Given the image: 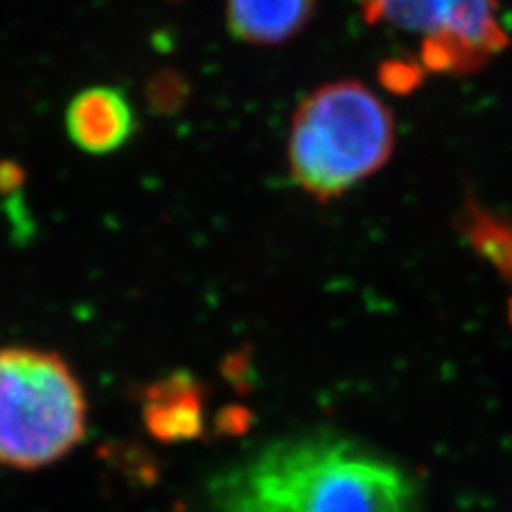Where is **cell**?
Masks as SVG:
<instances>
[{
	"label": "cell",
	"instance_id": "obj_1",
	"mask_svg": "<svg viewBox=\"0 0 512 512\" xmlns=\"http://www.w3.org/2000/svg\"><path fill=\"white\" fill-rule=\"evenodd\" d=\"M212 512H421V491L374 448L312 431L269 442L224 470Z\"/></svg>",
	"mask_w": 512,
	"mask_h": 512
},
{
	"label": "cell",
	"instance_id": "obj_2",
	"mask_svg": "<svg viewBox=\"0 0 512 512\" xmlns=\"http://www.w3.org/2000/svg\"><path fill=\"white\" fill-rule=\"evenodd\" d=\"M393 146L391 109L365 84L342 79L316 88L297 107L288 167L303 192L331 201L387 165Z\"/></svg>",
	"mask_w": 512,
	"mask_h": 512
},
{
	"label": "cell",
	"instance_id": "obj_3",
	"mask_svg": "<svg viewBox=\"0 0 512 512\" xmlns=\"http://www.w3.org/2000/svg\"><path fill=\"white\" fill-rule=\"evenodd\" d=\"M86 431L84 387L58 352L0 348V466H52L79 446Z\"/></svg>",
	"mask_w": 512,
	"mask_h": 512
},
{
	"label": "cell",
	"instance_id": "obj_4",
	"mask_svg": "<svg viewBox=\"0 0 512 512\" xmlns=\"http://www.w3.org/2000/svg\"><path fill=\"white\" fill-rule=\"evenodd\" d=\"M367 22L419 41L427 71L470 73L508 45L500 0H361Z\"/></svg>",
	"mask_w": 512,
	"mask_h": 512
},
{
	"label": "cell",
	"instance_id": "obj_5",
	"mask_svg": "<svg viewBox=\"0 0 512 512\" xmlns=\"http://www.w3.org/2000/svg\"><path fill=\"white\" fill-rule=\"evenodd\" d=\"M67 133L79 150L111 154L133 137L135 111L118 88L94 86L69 103Z\"/></svg>",
	"mask_w": 512,
	"mask_h": 512
},
{
	"label": "cell",
	"instance_id": "obj_6",
	"mask_svg": "<svg viewBox=\"0 0 512 512\" xmlns=\"http://www.w3.org/2000/svg\"><path fill=\"white\" fill-rule=\"evenodd\" d=\"M143 421L160 442H184L203 429V391L188 374L154 382L143 395Z\"/></svg>",
	"mask_w": 512,
	"mask_h": 512
},
{
	"label": "cell",
	"instance_id": "obj_7",
	"mask_svg": "<svg viewBox=\"0 0 512 512\" xmlns=\"http://www.w3.org/2000/svg\"><path fill=\"white\" fill-rule=\"evenodd\" d=\"M316 0H227L233 37L252 45H278L295 37L310 20Z\"/></svg>",
	"mask_w": 512,
	"mask_h": 512
},
{
	"label": "cell",
	"instance_id": "obj_8",
	"mask_svg": "<svg viewBox=\"0 0 512 512\" xmlns=\"http://www.w3.org/2000/svg\"><path fill=\"white\" fill-rule=\"evenodd\" d=\"M508 282L512 284V276L508 278ZM508 314H510V323H512V297H510V301H508Z\"/></svg>",
	"mask_w": 512,
	"mask_h": 512
}]
</instances>
